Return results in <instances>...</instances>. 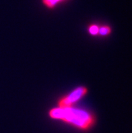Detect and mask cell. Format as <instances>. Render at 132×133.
I'll list each match as a JSON object with an SVG mask.
<instances>
[{
  "label": "cell",
  "mask_w": 132,
  "mask_h": 133,
  "mask_svg": "<svg viewBox=\"0 0 132 133\" xmlns=\"http://www.w3.org/2000/svg\"><path fill=\"white\" fill-rule=\"evenodd\" d=\"M87 93V89L85 87H81L74 90L71 94L63 98L59 102V108H70L75 101L85 95Z\"/></svg>",
  "instance_id": "obj_2"
},
{
  "label": "cell",
  "mask_w": 132,
  "mask_h": 133,
  "mask_svg": "<svg viewBox=\"0 0 132 133\" xmlns=\"http://www.w3.org/2000/svg\"><path fill=\"white\" fill-rule=\"evenodd\" d=\"M49 115L52 118L62 120L81 129H88L94 123V118L84 110L71 108H57L51 110Z\"/></svg>",
  "instance_id": "obj_1"
},
{
  "label": "cell",
  "mask_w": 132,
  "mask_h": 133,
  "mask_svg": "<svg viewBox=\"0 0 132 133\" xmlns=\"http://www.w3.org/2000/svg\"><path fill=\"white\" fill-rule=\"evenodd\" d=\"M99 29L98 28V26L95 25H93L92 26H90V29H89L90 34H92V35H96V34L98 33V32H99Z\"/></svg>",
  "instance_id": "obj_5"
},
{
  "label": "cell",
  "mask_w": 132,
  "mask_h": 133,
  "mask_svg": "<svg viewBox=\"0 0 132 133\" xmlns=\"http://www.w3.org/2000/svg\"><path fill=\"white\" fill-rule=\"evenodd\" d=\"M110 32V29L108 26L102 27L101 29L99 30V33H100L101 35H107Z\"/></svg>",
  "instance_id": "obj_4"
},
{
  "label": "cell",
  "mask_w": 132,
  "mask_h": 133,
  "mask_svg": "<svg viewBox=\"0 0 132 133\" xmlns=\"http://www.w3.org/2000/svg\"><path fill=\"white\" fill-rule=\"evenodd\" d=\"M63 1H64V0H43V2L46 6L52 8L57 5V3H60Z\"/></svg>",
  "instance_id": "obj_3"
}]
</instances>
